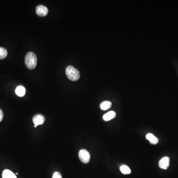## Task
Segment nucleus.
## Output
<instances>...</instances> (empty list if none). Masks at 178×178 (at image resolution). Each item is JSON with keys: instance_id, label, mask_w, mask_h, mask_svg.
<instances>
[{"instance_id": "15", "label": "nucleus", "mask_w": 178, "mask_h": 178, "mask_svg": "<svg viewBox=\"0 0 178 178\" xmlns=\"http://www.w3.org/2000/svg\"><path fill=\"white\" fill-rule=\"evenodd\" d=\"M3 117H4V114H3V111L0 109V122L3 120Z\"/></svg>"}, {"instance_id": "3", "label": "nucleus", "mask_w": 178, "mask_h": 178, "mask_svg": "<svg viewBox=\"0 0 178 178\" xmlns=\"http://www.w3.org/2000/svg\"><path fill=\"white\" fill-rule=\"evenodd\" d=\"M79 158L82 162L87 164L89 163L90 160V154L88 150L83 149L79 151Z\"/></svg>"}, {"instance_id": "16", "label": "nucleus", "mask_w": 178, "mask_h": 178, "mask_svg": "<svg viewBox=\"0 0 178 178\" xmlns=\"http://www.w3.org/2000/svg\"><path fill=\"white\" fill-rule=\"evenodd\" d=\"M16 175H18V173H16Z\"/></svg>"}, {"instance_id": "11", "label": "nucleus", "mask_w": 178, "mask_h": 178, "mask_svg": "<svg viewBox=\"0 0 178 178\" xmlns=\"http://www.w3.org/2000/svg\"><path fill=\"white\" fill-rule=\"evenodd\" d=\"M112 106V103L109 101H104L100 105L101 110H106L110 108Z\"/></svg>"}, {"instance_id": "13", "label": "nucleus", "mask_w": 178, "mask_h": 178, "mask_svg": "<svg viewBox=\"0 0 178 178\" xmlns=\"http://www.w3.org/2000/svg\"><path fill=\"white\" fill-rule=\"evenodd\" d=\"M8 55V52L5 48L0 47V60L5 59Z\"/></svg>"}, {"instance_id": "8", "label": "nucleus", "mask_w": 178, "mask_h": 178, "mask_svg": "<svg viewBox=\"0 0 178 178\" xmlns=\"http://www.w3.org/2000/svg\"><path fill=\"white\" fill-rule=\"evenodd\" d=\"M116 117V113L113 111H111L110 112H107L106 113L103 117V120L105 121H108Z\"/></svg>"}, {"instance_id": "9", "label": "nucleus", "mask_w": 178, "mask_h": 178, "mask_svg": "<svg viewBox=\"0 0 178 178\" xmlns=\"http://www.w3.org/2000/svg\"><path fill=\"white\" fill-rule=\"evenodd\" d=\"M146 139L149 140L150 144L156 145L158 142V139L151 133H148L146 135Z\"/></svg>"}, {"instance_id": "7", "label": "nucleus", "mask_w": 178, "mask_h": 178, "mask_svg": "<svg viewBox=\"0 0 178 178\" xmlns=\"http://www.w3.org/2000/svg\"><path fill=\"white\" fill-rule=\"evenodd\" d=\"M15 94L20 97H23L25 95V88L22 86H18L17 87L15 90Z\"/></svg>"}, {"instance_id": "1", "label": "nucleus", "mask_w": 178, "mask_h": 178, "mask_svg": "<svg viewBox=\"0 0 178 178\" xmlns=\"http://www.w3.org/2000/svg\"><path fill=\"white\" fill-rule=\"evenodd\" d=\"M25 63L27 68L29 69L35 68L37 64V56L34 52H29L25 57Z\"/></svg>"}, {"instance_id": "14", "label": "nucleus", "mask_w": 178, "mask_h": 178, "mask_svg": "<svg viewBox=\"0 0 178 178\" xmlns=\"http://www.w3.org/2000/svg\"><path fill=\"white\" fill-rule=\"evenodd\" d=\"M52 178H62L61 174L59 172H55L53 173Z\"/></svg>"}, {"instance_id": "12", "label": "nucleus", "mask_w": 178, "mask_h": 178, "mask_svg": "<svg viewBox=\"0 0 178 178\" xmlns=\"http://www.w3.org/2000/svg\"><path fill=\"white\" fill-rule=\"evenodd\" d=\"M120 169L121 173L123 174H130L131 173V170L130 168L127 166L125 165L121 166Z\"/></svg>"}, {"instance_id": "4", "label": "nucleus", "mask_w": 178, "mask_h": 178, "mask_svg": "<svg viewBox=\"0 0 178 178\" xmlns=\"http://www.w3.org/2000/svg\"><path fill=\"white\" fill-rule=\"evenodd\" d=\"M44 121H45V118L44 116L40 114L36 115L33 118V122L34 124V127L35 128L38 125L43 124Z\"/></svg>"}, {"instance_id": "5", "label": "nucleus", "mask_w": 178, "mask_h": 178, "mask_svg": "<svg viewBox=\"0 0 178 178\" xmlns=\"http://www.w3.org/2000/svg\"><path fill=\"white\" fill-rule=\"evenodd\" d=\"M36 13L40 17H44L47 15L48 9L44 6H38L36 9Z\"/></svg>"}, {"instance_id": "2", "label": "nucleus", "mask_w": 178, "mask_h": 178, "mask_svg": "<svg viewBox=\"0 0 178 178\" xmlns=\"http://www.w3.org/2000/svg\"><path fill=\"white\" fill-rule=\"evenodd\" d=\"M65 73L68 78L72 81H76L80 78L79 71L73 66H68L65 69Z\"/></svg>"}, {"instance_id": "6", "label": "nucleus", "mask_w": 178, "mask_h": 178, "mask_svg": "<svg viewBox=\"0 0 178 178\" xmlns=\"http://www.w3.org/2000/svg\"><path fill=\"white\" fill-rule=\"evenodd\" d=\"M170 164V158L165 157L160 159L159 162V166L161 169L166 170L168 169Z\"/></svg>"}, {"instance_id": "10", "label": "nucleus", "mask_w": 178, "mask_h": 178, "mask_svg": "<svg viewBox=\"0 0 178 178\" xmlns=\"http://www.w3.org/2000/svg\"><path fill=\"white\" fill-rule=\"evenodd\" d=\"M2 178H17V176L13 173L12 171L6 169L3 171L2 174Z\"/></svg>"}]
</instances>
